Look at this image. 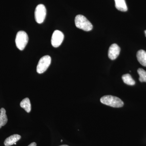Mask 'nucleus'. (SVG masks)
<instances>
[{"mask_svg": "<svg viewBox=\"0 0 146 146\" xmlns=\"http://www.w3.org/2000/svg\"><path fill=\"white\" fill-rule=\"evenodd\" d=\"M64 38V34L62 32L58 30L55 31L52 36V45L54 48L59 47L62 44Z\"/></svg>", "mask_w": 146, "mask_h": 146, "instance_id": "6", "label": "nucleus"}, {"mask_svg": "<svg viewBox=\"0 0 146 146\" xmlns=\"http://www.w3.org/2000/svg\"><path fill=\"white\" fill-rule=\"evenodd\" d=\"M29 41V37L25 32L20 31L16 35V44L18 49L23 50L26 47Z\"/></svg>", "mask_w": 146, "mask_h": 146, "instance_id": "3", "label": "nucleus"}, {"mask_svg": "<svg viewBox=\"0 0 146 146\" xmlns=\"http://www.w3.org/2000/svg\"><path fill=\"white\" fill-rule=\"evenodd\" d=\"M136 56L140 64L146 67V52L143 50H140L137 52Z\"/></svg>", "mask_w": 146, "mask_h": 146, "instance_id": "9", "label": "nucleus"}, {"mask_svg": "<svg viewBox=\"0 0 146 146\" xmlns=\"http://www.w3.org/2000/svg\"><path fill=\"white\" fill-rule=\"evenodd\" d=\"M28 146H36V144L35 142H33V143L30 144Z\"/></svg>", "mask_w": 146, "mask_h": 146, "instance_id": "15", "label": "nucleus"}, {"mask_svg": "<svg viewBox=\"0 0 146 146\" xmlns=\"http://www.w3.org/2000/svg\"><path fill=\"white\" fill-rule=\"evenodd\" d=\"M115 7L120 11H127V6L126 4L125 0H115Z\"/></svg>", "mask_w": 146, "mask_h": 146, "instance_id": "10", "label": "nucleus"}, {"mask_svg": "<svg viewBox=\"0 0 146 146\" xmlns=\"http://www.w3.org/2000/svg\"><path fill=\"white\" fill-rule=\"evenodd\" d=\"M137 72L140 76L139 78V81L142 82H146V71L142 68H139Z\"/></svg>", "mask_w": 146, "mask_h": 146, "instance_id": "14", "label": "nucleus"}, {"mask_svg": "<svg viewBox=\"0 0 146 146\" xmlns=\"http://www.w3.org/2000/svg\"><path fill=\"white\" fill-rule=\"evenodd\" d=\"M46 9L44 5L39 4L36 7L35 11V17L36 23L41 24L46 18Z\"/></svg>", "mask_w": 146, "mask_h": 146, "instance_id": "5", "label": "nucleus"}, {"mask_svg": "<svg viewBox=\"0 0 146 146\" xmlns=\"http://www.w3.org/2000/svg\"><path fill=\"white\" fill-rule=\"evenodd\" d=\"M20 106L25 109V110L28 113H29L31 111V104L29 98H25L20 103Z\"/></svg>", "mask_w": 146, "mask_h": 146, "instance_id": "11", "label": "nucleus"}, {"mask_svg": "<svg viewBox=\"0 0 146 146\" xmlns=\"http://www.w3.org/2000/svg\"><path fill=\"white\" fill-rule=\"evenodd\" d=\"M121 48L117 44H112L108 50V56L110 59L115 60L119 55Z\"/></svg>", "mask_w": 146, "mask_h": 146, "instance_id": "7", "label": "nucleus"}, {"mask_svg": "<svg viewBox=\"0 0 146 146\" xmlns=\"http://www.w3.org/2000/svg\"><path fill=\"white\" fill-rule=\"evenodd\" d=\"M51 62V58L48 55H46L40 58L36 67V72L41 74L46 71Z\"/></svg>", "mask_w": 146, "mask_h": 146, "instance_id": "4", "label": "nucleus"}, {"mask_svg": "<svg viewBox=\"0 0 146 146\" xmlns=\"http://www.w3.org/2000/svg\"><path fill=\"white\" fill-rule=\"evenodd\" d=\"M59 146H69L68 145H60Z\"/></svg>", "mask_w": 146, "mask_h": 146, "instance_id": "16", "label": "nucleus"}, {"mask_svg": "<svg viewBox=\"0 0 146 146\" xmlns=\"http://www.w3.org/2000/svg\"><path fill=\"white\" fill-rule=\"evenodd\" d=\"M7 121L8 119L6 114L5 110L2 108L0 110V129L6 124Z\"/></svg>", "mask_w": 146, "mask_h": 146, "instance_id": "12", "label": "nucleus"}, {"mask_svg": "<svg viewBox=\"0 0 146 146\" xmlns=\"http://www.w3.org/2000/svg\"><path fill=\"white\" fill-rule=\"evenodd\" d=\"M123 82L127 85L133 86L135 84V82L129 74H125L122 77Z\"/></svg>", "mask_w": 146, "mask_h": 146, "instance_id": "13", "label": "nucleus"}, {"mask_svg": "<svg viewBox=\"0 0 146 146\" xmlns=\"http://www.w3.org/2000/svg\"><path fill=\"white\" fill-rule=\"evenodd\" d=\"M75 23L78 28L81 29L84 31H90L93 29L92 24L83 15H78L76 16Z\"/></svg>", "mask_w": 146, "mask_h": 146, "instance_id": "2", "label": "nucleus"}, {"mask_svg": "<svg viewBox=\"0 0 146 146\" xmlns=\"http://www.w3.org/2000/svg\"><path fill=\"white\" fill-rule=\"evenodd\" d=\"M21 136L18 134H13L7 138L4 141L5 146H10L16 143L17 141L21 139Z\"/></svg>", "mask_w": 146, "mask_h": 146, "instance_id": "8", "label": "nucleus"}, {"mask_svg": "<svg viewBox=\"0 0 146 146\" xmlns=\"http://www.w3.org/2000/svg\"><path fill=\"white\" fill-rule=\"evenodd\" d=\"M145 36H146V30L145 31Z\"/></svg>", "mask_w": 146, "mask_h": 146, "instance_id": "17", "label": "nucleus"}, {"mask_svg": "<svg viewBox=\"0 0 146 146\" xmlns=\"http://www.w3.org/2000/svg\"><path fill=\"white\" fill-rule=\"evenodd\" d=\"M101 102L103 104L113 108L122 107L124 105L123 102L118 97L107 95L104 96L100 99Z\"/></svg>", "mask_w": 146, "mask_h": 146, "instance_id": "1", "label": "nucleus"}]
</instances>
